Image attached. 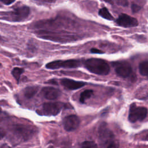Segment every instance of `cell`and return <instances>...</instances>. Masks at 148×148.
<instances>
[{"label":"cell","instance_id":"1","mask_svg":"<svg viewBox=\"0 0 148 148\" xmlns=\"http://www.w3.org/2000/svg\"><path fill=\"white\" fill-rule=\"evenodd\" d=\"M86 68L90 72L99 75H107L110 72V66L107 62L102 59L91 58L84 62Z\"/></svg>","mask_w":148,"mask_h":148},{"label":"cell","instance_id":"2","mask_svg":"<svg viewBox=\"0 0 148 148\" xmlns=\"http://www.w3.org/2000/svg\"><path fill=\"white\" fill-rule=\"evenodd\" d=\"M13 135L20 142H25L31 139L36 132V128L32 125L17 124L12 127Z\"/></svg>","mask_w":148,"mask_h":148},{"label":"cell","instance_id":"3","mask_svg":"<svg viewBox=\"0 0 148 148\" xmlns=\"http://www.w3.org/2000/svg\"><path fill=\"white\" fill-rule=\"evenodd\" d=\"M29 13V8L27 6H23L9 12L3 13L2 16H3V18L11 21H21L28 17Z\"/></svg>","mask_w":148,"mask_h":148},{"label":"cell","instance_id":"4","mask_svg":"<svg viewBox=\"0 0 148 148\" xmlns=\"http://www.w3.org/2000/svg\"><path fill=\"white\" fill-rule=\"evenodd\" d=\"M80 65V61L75 59L66 60H56L50 62L46 65V68L49 69H57L61 68H75Z\"/></svg>","mask_w":148,"mask_h":148},{"label":"cell","instance_id":"5","mask_svg":"<svg viewBox=\"0 0 148 148\" xmlns=\"http://www.w3.org/2000/svg\"><path fill=\"white\" fill-rule=\"evenodd\" d=\"M65 106V104L60 102L45 103L39 110L40 113L39 114L45 116H56Z\"/></svg>","mask_w":148,"mask_h":148},{"label":"cell","instance_id":"6","mask_svg":"<svg viewBox=\"0 0 148 148\" xmlns=\"http://www.w3.org/2000/svg\"><path fill=\"white\" fill-rule=\"evenodd\" d=\"M112 65L114 68L116 75L122 78H127L131 75L132 72L130 64L124 60L113 62Z\"/></svg>","mask_w":148,"mask_h":148},{"label":"cell","instance_id":"7","mask_svg":"<svg viewBox=\"0 0 148 148\" xmlns=\"http://www.w3.org/2000/svg\"><path fill=\"white\" fill-rule=\"evenodd\" d=\"M147 114V109L142 106H138L135 103H132L130 106L128 120L131 123H135L138 120L142 121Z\"/></svg>","mask_w":148,"mask_h":148},{"label":"cell","instance_id":"8","mask_svg":"<svg viewBox=\"0 0 148 148\" xmlns=\"http://www.w3.org/2000/svg\"><path fill=\"white\" fill-rule=\"evenodd\" d=\"M115 22L118 25L125 28L134 27L138 25V21L136 18L125 13L120 14Z\"/></svg>","mask_w":148,"mask_h":148},{"label":"cell","instance_id":"9","mask_svg":"<svg viewBox=\"0 0 148 148\" xmlns=\"http://www.w3.org/2000/svg\"><path fill=\"white\" fill-rule=\"evenodd\" d=\"M98 134L99 139L103 144L108 145L111 141L114 140V135L113 132L105 123H102L100 125L98 130Z\"/></svg>","mask_w":148,"mask_h":148},{"label":"cell","instance_id":"10","mask_svg":"<svg viewBox=\"0 0 148 148\" xmlns=\"http://www.w3.org/2000/svg\"><path fill=\"white\" fill-rule=\"evenodd\" d=\"M80 120L76 115L71 114L66 116L63 120V126L67 131L75 130L79 127Z\"/></svg>","mask_w":148,"mask_h":148},{"label":"cell","instance_id":"11","mask_svg":"<svg viewBox=\"0 0 148 148\" xmlns=\"http://www.w3.org/2000/svg\"><path fill=\"white\" fill-rule=\"evenodd\" d=\"M61 84L66 88L68 90H77L82 87H83L86 83L80 81H76L73 79H70L68 78H64L60 80Z\"/></svg>","mask_w":148,"mask_h":148},{"label":"cell","instance_id":"12","mask_svg":"<svg viewBox=\"0 0 148 148\" xmlns=\"http://www.w3.org/2000/svg\"><path fill=\"white\" fill-rule=\"evenodd\" d=\"M42 94L47 99L54 100L60 96L61 91L53 87H45L42 90Z\"/></svg>","mask_w":148,"mask_h":148},{"label":"cell","instance_id":"13","mask_svg":"<svg viewBox=\"0 0 148 148\" xmlns=\"http://www.w3.org/2000/svg\"><path fill=\"white\" fill-rule=\"evenodd\" d=\"M38 87L37 86H29L24 90V95L25 98L30 99L32 98L38 92Z\"/></svg>","mask_w":148,"mask_h":148},{"label":"cell","instance_id":"14","mask_svg":"<svg viewBox=\"0 0 148 148\" xmlns=\"http://www.w3.org/2000/svg\"><path fill=\"white\" fill-rule=\"evenodd\" d=\"M98 14L101 17H102L106 20H110V21H113L114 20L113 16L110 14V13L109 12L108 9L105 7H103L99 10Z\"/></svg>","mask_w":148,"mask_h":148},{"label":"cell","instance_id":"15","mask_svg":"<svg viewBox=\"0 0 148 148\" xmlns=\"http://www.w3.org/2000/svg\"><path fill=\"white\" fill-rule=\"evenodd\" d=\"M139 71L141 75L148 76V61H143L139 64Z\"/></svg>","mask_w":148,"mask_h":148},{"label":"cell","instance_id":"16","mask_svg":"<svg viewBox=\"0 0 148 148\" xmlns=\"http://www.w3.org/2000/svg\"><path fill=\"white\" fill-rule=\"evenodd\" d=\"M93 94V91L92 90H86L83 91L80 95L79 101L81 103H84L85 101L90 98Z\"/></svg>","mask_w":148,"mask_h":148},{"label":"cell","instance_id":"17","mask_svg":"<svg viewBox=\"0 0 148 148\" xmlns=\"http://www.w3.org/2000/svg\"><path fill=\"white\" fill-rule=\"evenodd\" d=\"M24 72V69L18 67L14 68L12 71V74L13 76L16 79L17 82H19L21 74Z\"/></svg>","mask_w":148,"mask_h":148},{"label":"cell","instance_id":"18","mask_svg":"<svg viewBox=\"0 0 148 148\" xmlns=\"http://www.w3.org/2000/svg\"><path fill=\"white\" fill-rule=\"evenodd\" d=\"M79 148H98L97 145L92 141H86L83 142Z\"/></svg>","mask_w":148,"mask_h":148},{"label":"cell","instance_id":"19","mask_svg":"<svg viewBox=\"0 0 148 148\" xmlns=\"http://www.w3.org/2000/svg\"><path fill=\"white\" fill-rule=\"evenodd\" d=\"M106 148H119V143L117 140H113L107 145Z\"/></svg>","mask_w":148,"mask_h":148},{"label":"cell","instance_id":"20","mask_svg":"<svg viewBox=\"0 0 148 148\" xmlns=\"http://www.w3.org/2000/svg\"><path fill=\"white\" fill-rule=\"evenodd\" d=\"M141 7L140 6H138L136 4H132L131 6V9L133 12H138L139 10H140Z\"/></svg>","mask_w":148,"mask_h":148},{"label":"cell","instance_id":"21","mask_svg":"<svg viewBox=\"0 0 148 148\" xmlns=\"http://www.w3.org/2000/svg\"><path fill=\"white\" fill-rule=\"evenodd\" d=\"M116 2L118 5L121 6H125L128 5L127 0H116Z\"/></svg>","mask_w":148,"mask_h":148},{"label":"cell","instance_id":"22","mask_svg":"<svg viewBox=\"0 0 148 148\" xmlns=\"http://www.w3.org/2000/svg\"><path fill=\"white\" fill-rule=\"evenodd\" d=\"M90 52L92 53H94V54H103L104 53V51H103L101 50H99L97 48H92L90 50Z\"/></svg>","mask_w":148,"mask_h":148},{"label":"cell","instance_id":"23","mask_svg":"<svg viewBox=\"0 0 148 148\" xmlns=\"http://www.w3.org/2000/svg\"><path fill=\"white\" fill-rule=\"evenodd\" d=\"M6 113L0 109V123H1L6 118Z\"/></svg>","mask_w":148,"mask_h":148},{"label":"cell","instance_id":"24","mask_svg":"<svg viewBox=\"0 0 148 148\" xmlns=\"http://www.w3.org/2000/svg\"><path fill=\"white\" fill-rule=\"evenodd\" d=\"M6 132L4 128H3L2 127H0V140L2 139L6 135Z\"/></svg>","mask_w":148,"mask_h":148},{"label":"cell","instance_id":"25","mask_svg":"<svg viewBox=\"0 0 148 148\" xmlns=\"http://www.w3.org/2000/svg\"><path fill=\"white\" fill-rule=\"evenodd\" d=\"M0 1L5 5H10L15 1V0H0Z\"/></svg>","mask_w":148,"mask_h":148},{"label":"cell","instance_id":"26","mask_svg":"<svg viewBox=\"0 0 148 148\" xmlns=\"http://www.w3.org/2000/svg\"><path fill=\"white\" fill-rule=\"evenodd\" d=\"M36 1L40 2H45V3H54L56 0H36Z\"/></svg>","mask_w":148,"mask_h":148},{"label":"cell","instance_id":"27","mask_svg":"<svg viewBox=\"0 0 148 148\" xmlns=\"http://www.w3.org/2000/svg\"><path fill=\"white\" fill-rule=\"evenodd\" d=\"M0 148H11V147H10L9 146H8V145H6V144H4V145H3Z\"/></svg>","mask_w":148,"mask_h":148},{"label":"cell","instance_id":"28","mask_svg":"<svg viewBox=\"0 0 148 148\" xmlns=\"http://www.w3.org/2000/svg\"><path fill=\"white\" fill-rule=\"evenodd\" d=\"M104 1L107 2H109V3H112V0H104Z\"/></svg>","mask_w":148,"mask_h":148},{"label":"cell","instance_id":"29","mask_svg":"<svg viewBox=\"0 0 148 148\" xmlns=\"http://www.w3.org/2000/svg\"><path fill=\"white\" fill-rule=\"evenodd\" d=\"M1 64L0 63V67H1Z\"/></svg>","mask_w":148,"mask_h":148},{"label":"cell","instance_id":"30","mask_svg":"<svg viewBox=\"0 0 148 148\" xmlns=\"http://www.w3.org/2000/svg\"><path fill=\"white\" fill-rule=\"evenodd\" d=\"M0 39H1V36H0Z\"/></svg>","mask_w":148,"mask_h":148}]
</instances>
